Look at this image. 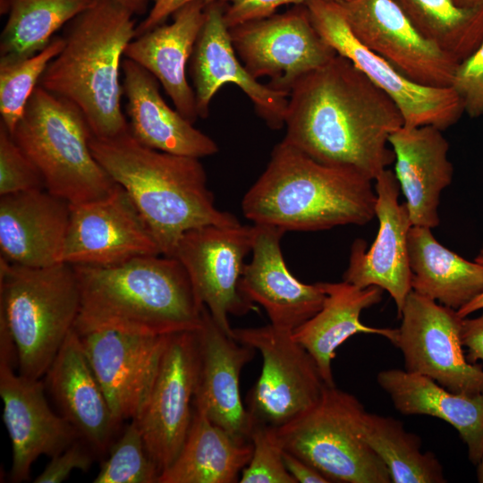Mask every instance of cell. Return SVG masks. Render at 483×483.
Returning <instances> with one entry per match:
<instances>
[{
	"label": "cell",
	"mask_w": 483,
	"mask_h": 483,
	"mask_svg": "<svg viewBox=\"0 0 483 483\" xmlns=\"http://www.w3.org/2000/svg\"><path fill=\"white\" fill-rule=\"evenodd\" d=\"M284 138L314 160L374 181L394 161L390 135L403 125L395 103L335 55L292 88Z\"/></svg>",
	"instance_id": "6da1fadb"
},
{
	"label": "cell",
	"mask_w": 483,
	"mask_h": 483,
	"mask_svg": "<svg viewBox=\"0 0 483 483\" xmlns=\"http://www.w3.org/2000/svg\"><path fill=\"white\" fill-rule=\"evenodd\" d=\"M72 266L80 293L79 335L112 329L169 335L202 324L205 306L176 258L144 255L111 266Z\"/></svg>",
	"instance_id": "7a4b0ae2"
},
{
	"label": "cell",
	"mask_w": 483,
	"mask_h": 483,
	"mask_svg": "<svg viewBox=\"0 0 483 483\" xmlns=\"http://www.w3.org/2000/svg\"><path fill=\"white\" fill-rule=\"evenodd\" d=\"M89 146L97 161L132 199L162 255L174 257L190 230L240 225L233 215L216 207L199 158L148 148L129 130L108 139L92 135Z\"/></svg>",
	"instance_id": "3957f363"
},
{
	"label": "cell",
	"mask_w": 483,
	"mask_h": 483,
	"mask_svg": "<svg viewBox=\"0 0 483 483\" xmlns=\"http://www.w3.org/2000/svg\"><path fill=\"white\" fill-rule=\"evenodd\" d=\"M376 202L371 180L321 164L283 140L244 195L242 209L254 224L309 232L366 225L376 216Z\"/></svg>",
	"instance_id": "277c9868"
},
{
	"label": "cell",
	"mask_w": 483,
	"mask_h": 483,
	"mask_svg": "<svg viewBox=\"0 0 483 483\" xmlns=\"http://www.w3.org/2000/svg\"><path fill=\"white\" fill-rule=\"evenodd\" d=\"M134 13L115 0H94L64 30V47L39 85L74 105L99 139L129 130L122 108L123 56L135 38Z\"/></svg>",
	"instance_id": "5b68a950"
},
{
	"label": "cell",
	"mask_w": 483,
	"mask_h": 483,
	"mask_svg": "<svg viewBox=\"0 0 483 483\" xmlns=\"http://www.w3.org/2000/svg\"><path fill=\"white\" fill-rule=\"evenodd\" d=\"M80 305L72 265L31 267L0 256V321L13 340L18 371L45 375L74 328Z\"/></svg>",
	"instance_id": "8992f818"
},
{
	"label": "cell",
	"mask_w": 483,
	"mask_h": 483,
	"mask_svg": "<svg viewBox=\"0 0 483 483\" xmlns=\"http://www.w3.org/2000/svg\"><path fill=\"white\" fill-rule=\"evenodd\" d=\"M12 136L39 170L46 189L75 205L107 196L116 183L94 157L80 111L38 85Z\"/></svg>",
	"instance_id": "52a82bcc"
},
{
	"label": "cell",
	"mask_w": 483,
	"mask_h": 483,
	"mask_svg": "<svg viewBox=\"0 0 483 483\" xmlns=\"http://www.w3.org/2000/svg\"><path fill=\"white\" fill-rule=\"evenodd\" d=\"M366 410L352 394L326 386L308 411L275 428L284 450L303 460L329 482L392 483L386 466L362 436Z\"/></svg>",
	"instance_id": "ba28073f"
},
{
	"label": "cell",
	"mask_w": 483,
	"mask_h": 483,
	"mask_svg": "<svg viewBox=\"0 0 483 483\" xmlns=\"http://www.w3.org/2000/svg\"><path fill=\"white\" fill-rule=\"evenodd\" d=\"M304 4L320 37L389 96L404 126L432 125L444 131L458 122L464 110L452 87L422 86L403 76L354 36L338 2L307 0Z\"/></svg>",
	"instance_id": "9c48e42d"
},
{
	"label": "cell",
	"mask_w": 483,
	"mask_h": 483,
	"mask_svg": "<svg viewBox=\"0 0 483 483\" xmlns=\"http://www.w3.org/2000/svg\"><path fill=\"white\" fill-rule=\"evenodd\" d=\"M292 333L270 324L233 328L232 333L262 356L261 373L246 397V408L254 419L274 428L311 409L327 386L312 356L292 339Z\"/></svg>",
	"instance_id": "30bf717a"
},
{
	"label": "cell",
	"mask_w": 483,
	"mask_h": 483,
	"mask_svg": "<svg viewBox=\"0 0 483 483\" xmlns=\"http://www.w3.org/2000/svg\"><path fill=\"white\" fill-rule=\"evenodd\" d=\"M392 344L402 353L405 370L428 377L460 394H483V368L468 361L457 311L413 291L399 315Z\"/></svg>",
	"instance_id": "8fae6325"
},
{
	"label": "cell",
	"mask_w": 483,
	"mask_h": 483,
	"mask_svg": "<svg viewBox=\"0 0 483 483\" xmlns=\"http://www.w3.org/2000/svg\"><path fill=\"white\" fill-rule=\"evenodd\" d=\"M196 331L167 336L148 396L133 419L160 474L178 456L192 421L199 372Z\"/></svg>",
	"instance_id": "7c38bea8"
},
{
	"label": "cell",
	"mask_w": 483,
	"mask_h": 483,
	"mask_svg": "<svg viewBox=\"0 0 483 483\" xmlns=\"http://www.w3.org/2000/svg\"><path fill=\"white\" fill-rule=\"evenodd\" d=\"M229 31L233 48L248 72L257 80L267 77L269 87L289 94L302 76L336 55L316 30L305 4L242 23Z\"/></svg>",
	"instance_id": "4fadbf2b"
},
{
	"label": "cell",
	"mask_w": 483,
	"mask_h": 483,
	"mask_svg": "<svg viewBox=\"0 0 483 483\" xmlns=\"http://www.w3.org/2000/svg\"><path fill=\"white\" fill-rule=\"evenodd\" d=\"M15 349L4 325H0V396L3 419L12 444L9 479L28 480L32 463L40 456L51 458L80 438L78 431L49 407L40 378L15 373Z\"/></svg>",
	"instance_id": "5bb4252c"
},
{
	"label": "cell",
	"mask_w": 483,
	"mask_h": 483,
	"mask_svg": "<svg viewBox=\"0 0 483 483\" xmlns=\"http://www.w3.org/2000/svg\"><path fill=\"white\" fill-rule=\"evenodd\" d=\"M253 239L254 225H207L186 232L174 254L186 269L200 302L229 335L230 315L256 309L240 290L244 258L252 250Z\"/></svg>",
	"instance_id": "9a60e30c"
},
{
	"label": "cell",
	"mask_w": 483,
	"mask_h": 483,
	"mask_svg": "<svg viewBox=\"0 0 483 483\" xmlns=\"http://www.w3.org/2000/svg\"><path fill=\"white\" fill-rule=\"evenodd\" d=\"M354 36L410 80L451 87L458 59L423 37L395 0L339 3Z\"/></svg>",
	"instance_id": "2e32d148"
},
{
	"label": "cell",
	"mask_w": 483,
	"mask_h": 483,
	"mask_svg": "<svg viewBox=\"0 0 483 483\" xmlns=\"http://www.w3.org/2000/svg\"><path fill=\"white\" fill-rule=\"evenodd\" d=\"M159 254L148 225L119 184L104 198L71 204L61 262L111 266L139 256Z\"/></svg>",
	"instance_id": "e0dca14e"
},
{
	"label": "cell",
	"mask_w": 483,
	"mask_h": 483,
	"mask_svg": "<svg viewBox=\"0 0 483 483\" xmlns=\"http://www.w3.org/2000/svg\"><path fill=\"white\" fill-rule=\"evenodd\" d=\"M374 181L378 231L368 250L365 241L353 242L343 281L360 288L377 286L386 291L399 317L412 291L408 252L412 224L405 203L398 201L400 186L394 173L386 168Z\"/></svg>",
	"instance_id": "ac0fdd59"
},
{
	"label": "cell",
	"mask_w": 483,
	"mask_h": 483,
	"mask_svg": "<svg viewBox=\"0 0 483 483\" xmlns=\"http://www.w3.org/2000/svg\"><path fill=\"white\" fill-rule=\"evenodd\" d=\"M190 61L199 118L208 117L210 102L220 88L233 83L247 95L269 128L281 129L284 125L289 93L260 83L241 64L224 20L221 2L207 4L205 21Z\"/></svg>",
	"instance_id": "d6986e66"
},
{
	"label": "cell",
	"mask_w": 483,
	"mask_h": 483,
	"mask_svg": "<svg viewBox=\"0 0 483 483\" xmlns=\"http://www.w3.org/2000/svg\"><path fill=\"white\" fill-rule=\"evenodd\" d=\"M79 335L116 421L135 419L153 383L168 335L112 329Z\"/></svg>",
	"instance_id": "ffe728a7"
},
{
	"label": "cell",
	"mask_w": 483,
	"mask_h": 483,
	"mask_svg": "<svg viewBox=\"0 0 483 483\" xmlns=\"http://www.w3.org/2000/svg\"><path fill=\"white\" fill-rule=\"evenodd\" d=\"M196 334L199 372L193 407L236 439L250 442L253 419L241 399L240 376L256 350L224 332L206 307Z\"/></svg>",
	"instance_id": "44dd1931"
},
{
	"label": "cell",
	"mask_w": 483,
	"mask_h": 483,
	"mask_svg": "<svg viewBox=\"0 0 483 483\" xmlns=\"http://www.w3.org/2000/svg\"><path fill=\"white\" fill-rule=\"evenodd\" d=\"M282 229L254 224L252 258L245 264L240 290L251 302L261 305L274 327L293 332L322 307V283L308 284L286 267L280 242Z\"/></svg>",
	"instance_id": "7402d4cb"
},
{
	"label": "cell",
	"mask_w": 483,
	"mask_h": 483,
	"mask_svg": "<svg viewBox=\"0 0 483 483\" xmlns=\"http://www.w3.org/2000/svg\"><path fill=\"white\" fill-rule=\"evenodd\" d=\"M70 215L71 204L47 189L1 196V257L31 267L60 263Z\"/></svg>",
	"instance_id": "603a6c76"
},
{
	"label": "cell",
	"mask_w": 483,
	"mask_h": 483,
	"mask_svg": "<svg viewBox=\"0 0 483 483\" xmlns=\"http://www.w3.org/2000/svg\"><path fill=\"white\" fill-rule=\"evenodd\" d=\"M45 375L47 386L62 416L97 455L106 454L120 424L113 415L74 328Z\"/></svg>",
	"instance_id": "cb8c5ba5"
},
{
	"label": "cell",
	"mask_w": 483,
	"mask_h": 483,
	"mask_svg": "<svg viewBox=\"0 0 483 483\" xmlns=\"http://www.w3.org/2000/svg\"><path fill=\"white\" fill-rule=\"evenodd\" d=\"M388 141L394 154V174L412 225L436 227L440 195L451 184L453 174L447 157L449 143L442 130L432 125H402Z\"/></svg>",
	"instance_id": "d4e9b609"
},
{
	"label": "cell",
	"mask_w": 483,
	"mask_h": 483,
	"mask_svg": "<svg viewBox=\"0 0 483 483\" xmlns=\"http://www.w3.org/2000/svg\"><path fill=\"white\" fill-rule=\"evenodd\" d=\"M122 72L129 131L140 143L152 149L195 158L217 153L218 146L209 136L166 104L154 75L125 57Z\"/></svg>",
	"instance_id": "484cf974"
},
{
	"label": "cell",
	"mask_w": 483,
	"mask_h": 483,
	"mask_svg": "<svg viewBox=\"0 0 483 483\" xmlns=\"http://www.w3.org/2000/svg\"><path fill=\"white\" fill-rule=\"evenodd\" d=\"M207 4L203 0H197L183 5L172 15V22L135 37L124 51L125 58L134 61L157 78L175 109L192 123L199 115L186 68L205 21Z\"/></svg>",
	"instance_id": "4316f807"
},
{
	"label": "cell",
	"mask_w": 483,
	"mask_h": 483,
	"mask_svg": "<svg viewBox=\"0 0 483 483\" xmlns=\"http://www.w3.org/2000/svg\"><path fill=\"white\" fill-rule=\"evenodd\" d=\"M326 298L321 309L297 327L292 339L303 346L316 361L325 383L335 386L332 360L336 349L356 334H374L392 343L397 328L373 327L360 321L361 312L381 301L383 289L360 288L344 281L322 283Z\"/></svg>",
	"instance_id": "83f0119b"
},
{
	"label": "cell",
	"mask_w": 483,
	"mask_h": 483,
	"mask_svg": "<svg viewBox=\"0 0 483 483\" xmlns=\"http://www.w3.org/2000/svg\"><path fill=\"white\" fill-rule=\"evenodd\" d=\"M377 382L403 415H428L452 425L467 445L469 460L477 465L483 454V394L453 393L433 379L402 369L377 373Z\"/></svg>",
	"instance_id": "f1b7e54d"
},
{
	"label": "cell",
	"mask_w": 483,
	"mask_h": 483,
	"mask_svg": "<svg viewBox=\"0 0 483 483\" xmlns=\"http://www.w3.org/2000/svg\"><path fill=\"white\" fill-rule=\"evenodd\" d=\"M408 252L413 292L456 311L483 292V267L442 245L430 228L411 227Z\"/></svg>",
	"instance_id": "f546056e"
},
{
	"label": "cell",
	"mask_w": 483,
	"mask_h": 483,
	"mask_svg": "<svg viewBox=\"0 0 483 483\" xmlns=\"http://www.w3.org/2000/svg\"><path fill=\"white\" fill-rule=\"evenodd\" d=\"M252 451L251 442L236 439L193 407L184 444L158 483H235Z\"/></svg>",
	"instance_id": "4dcf8cb0"
},
{
	"label": "cell",
	"mask_w": 483,
	"mask_h": 483,
	"mask_svg": "<svg viewBox=\"0 0 483 483\" xmlns=\"http://www.w3.org/2000/svg\"><path fill=\"white\" fill-rule=\"evenodd\" d=\"M94 0H1L8 18L0 36V57L30 56L43 48Z\"/></svg>",
	"instance_id": "1f68e13d"
},
{
	"label": "cell",
	"mask_w": 483,
	"mask_h": 483,
	"mask_svg": "<svg viewBox=\"0 0 483 483\" xmlns=\"http://www.w3.org/2000/svg\"><path fill=\"white\" fill-rule=\"evenodd\" d=\"M362 436L386 466L393 483H444L443 466L432 452H421V440L401 421L365 412Z\"/></svg>",
	"instance_id": "d6a6232c"
},
{
	"label": "cell",
	"mask_w": 483,
	"mask_h": 483,
	"mask_svg": "<svg viewBox=\"0 0 483 483\" xmlns=\"http://www.w3.org/2000/svg\"><path fill=\"white\" fill-rule=\"evenodd\" d=\"M418 31L460 62L483 41V5L462 7L454 0H395Z\"/></svg>",
	"instance_id": "836d02e7"
},
{
	"label": "cell",
	"mask_w": 483,
	"mask_h": 483,
	"mask_svg": "<svg viewBox=\"0 0 483 483\" xmlns=\"http://www.w3.org/2000/svg\"><path fill=\"white\" fill-rule=\"evenodd\" d=\"M64 44L63 37L55 36L45 48L30 56L0 57V122L11 134L47 65Z\"/></svg>",
	"instance_id": "e575fe53"
},
{
	"label": "cell",
	"mask_w": 483,
	"mask_h": 483,
	"mask_svg": "<svg viewBox=\"0 0 483 483\" xmlns=\"http://www.w3.org/2000/svg\"><path fill=\"white\" fill-rule=\"evenodd\" d=\"M94 483H158L160 471L151 459L135 419L108 450Z\"/></svg>",
	"instance_id": "d590c367"
},
{
	"label": "cell",
	"mask_w": 483,
	"mask_h": 483,
	"mask_svg": "<svg viewBox=\"0 0 483 483\" xmlns=\"http://www.w3.org/2000/svg\"><path fill=\"white\" fill-rule=\"evenodd\" d=\"M250 438L253 451L242 471L241 483H296L284 463L275 428L253 419Z\"/></svg>",
	"instance_id": "8d00e7d4"
},
{
	"label": "cell",
	"mask_w": 483,
	"mask_h": 483,
	"mask_svg": "<svg viewBox=\"0 0 483 483\" xmlns=\"http://www.w3.org/2000/svg\"><path fill=\"white\" fill-rule=\"evenodd\" d=\"M37 189H46L39 170L0 122V195Z\"/></svg>",
	"instance_id": "74e56055"
},
{
	"label": "cell",
	"mask_w": 483,
	"mask_h": 483,
	"mask_svg": "<svg viewBox=\"0 0 483 483\" xmlns=\"http://www.w3.org/2000/svg\"><path fill=\"white\" fill-rule=\"evenodd\" d=\"M451 87L460 97L464 113L471 118L483 115V41L459 63Z\"/></svg>",
	"instance_id": "f35d334b"
},
{
	"label": "cell",
	"mask_w": 483,
	"mask_h": 483,
	"mask_svg": "<svg viewBox=\"0 0 483 483\" xmlns=\"http://www.w3.org/2000/svg\"><path fill=\"white\" fill-rule=\"evenodd\" d=\"M97 454L82 438H78L59 454L52 457L34 483H60L74 470L87 471Z\"/></svg>",
	"instance_id": "ab89813d"
},
{
	"label": "cell",
	"mask_w": 483,
	"mask_h": 483,
	"mask_svg": "<svg viewBox=\"0 0 483 483\" xmlns=\"http://www.w3.org/2000/svg\"><path fill=\"white\" fill-rule=\"evenodd\" d=\"M307 0H219L225 4L224 20L231 29L242 23L275 14L282 5L304 4Z\"/></svg>",
	"instance_id": "60d3db41"
},
{
	"label": "cell",
	"mask_w": 483,
	"mask_h": 483,
	"mask_svg": "<svg viewBox=\"0 0 483 483\" xmlns=\"http://www.w3.org/2000/svg\"><path fill=\"white\" fill-rule=\"evenodd\" d=\"M480 310L476 318H463L462 324V343L467 349L468 361L473 364L483 361V309Z\"/></svg>",
	"instance_id": "b9f144b4"
},
{
	"label": "cell",
	"mask_w": 483,
	"mask_h": 483,
	"mask_svg": "<svg viewBox=\"0 0 483 483\" xmlns=\"http://www.w3.org/2000/svg\"><path fill=\"white\" fill-rule=\"evenodd\" d=\"M193 1L197 0H153L152 7L147 16L136 27L135 37L165 23L166 19L172 16L178 9ZM203 1L208 4L219 0Z\"/></svg>",
	"instance_id": "7bdbcfd3"
},
{
	"label": "cell",
	"mask_w": 483,
	"mask_h": 483,
	"mask_svg": "<svg viewBox=\"0 0 483 483\" xmlns=\"http://www.w3.org/2000/svg\"><path fill=\"white\" fill-rule=\"evenodd\" d=\"M283 459L285 468L296 483H329V480L314 467L284 450Z\"/></svg>",
	"instance_id": "ee69618b"
},
{
	"label": "cell",
	"mask_w": 483,
	"mask_h": 483,
	"mask_svg": "<svg viewBox=\"0 0 483 483\" xmlns=\"http://www.w3.org/2000/svg\"><path fill=\"white\" fill-rule=\"evenodd\" d=\"M474 260L483 267V244ZM481 309H483V292L457 310V313L463 318Z\"/></svg>",
	"instance_id": "f6af8a7d"
},
{
	"label": "cell",
	"mask_w": 483,
	"mask_h": 483,
	"mask_svg": "<svg viewBox=\"0 0 483 483\" xmlns=\"http://www.w3.org/2000/svg\"><path fill=\"white\" fill-rule=\"evenodd\" d=\"M129 8L135 15L146 13L148 0H115Z\"/></svg>",
	"instance_id": "bcb514c9"
},
{
	"label": "cell",
	"mask_w": 483,
	"mask_h": 483,
	"mask_svg": "<svg viewBox=\"0 0 483 483\" xmlns=\"http://www.w3.org/2000/svg\"><path fill=\"white\" fill-rule=\"evenodd\" d=\"M462 7L473 8L483 5V0H454Z\"/></svg>",
	"instance_id": "7dc6e473"
},
{
	"label": "cell",
	"mask_w": 483,
	"mask_h": 483,
	"mask_svg": "<svg viewBox=\"0 0 483 483\" xmlns=\"http://www.w3.org/2000/svg\"><path fill=\"white\" fill-rule=\"evenodd\" d=\"M476 466L478 482L483 483V454Z\"/></svg>",
	"instance_id": "c3c4849f"
},
{
	"label": "cell",
	"mask_w": 483,
	"mask_h": 483,
	"mask_svg": "<svg viewBox=\"0 0 483 483\" xmlns=\"http://www.w3.org/2000/svg\"><path fill=\"white\" fill-rule=\"evenodd\" d=\"M331 1H335V2H338V3H348V2L354 1V0H331Z\"/></svg>",
	"instance_id": "681fc988"
}]
</instances>
